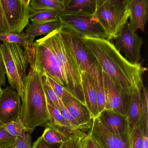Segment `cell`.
Here are the masks:
<instances>
[{"instance_id": "6da1fadb", "label": "cell", "mask_w": 148, "mask_h": 148, "mask_svg": "<svg viewBox=\"0 0 148 148\" xmlns=\"http://www.w3.org/2000/svg\"><path fill=\"white\" fill-rule=\"evenodd\" d=\"M96 58L102 71L126 93L130 94L143 87V75L147 71L141 64L127 60L110 40L98 38H83Z\"/></svg>"}, {"instance_id": "7a4b0ae2", "label": "cell", "mask_w": 148, "mask_h": 148, "mask_svg": "<svg viewBox=\"0 0 148 148\" xmlns=\"http://www.w3.org/2000/svg\"><path fill=\"white\" fill-rule=\"evenodd\" d=\"M25 81V94L22 100L21 119L25 126L35 129L46 128L51 123L43 81V72L34 63L29 64Z\"/></svg>"}, {"instance_id": "3957f363", "label": "cell", "mask_w": 148, "mask_h": 148, "mask_svg": "<svg viewBox=\"0 0 148 148\" xmlns=\"http://www.w3.org/2000/svg\"><path fill=\"white\" fill-rule=\"evenodd\" d=\"M60 28L40 39L50 47L58 58L67 80V90L85 104L82 89L81 73L61 39L60 34Z\"/></svg>"}, {"instance_id": "277c9868", "label": "cell", "mask_w": 148, "mask_h": 148, "mask_svg": "<svg viewBox=\"0 0 148 148\" xmlns=\"http://www.w3.org/2000/svg\"><path fill=\"white\" fill-rule=\"evenodd\" d=\"M0 50L8 83L22 100L25 94L27 69L30 63L28 53L22 47L14 43L0 44Z\"/></svg>"}, {"instance_id": "5b68a950", "label": "cell", "mask_w": 148, "mask_h": 148, "mask_svg": "<svg viewBox=\"0 0 148 148\" xmlns=\"http://www.w3.org/2000/svg\"><path fill=\"white\" fill-rule=\"evenodd\" d=\"M94 15L110 40L116 38L130 15V0H97Z\"/></svg>"}, {"instance_id": "8992f818", "label": "cell", "mask_w": 148, "mask_h": 148, "mask_svg": "<svg viewBox=\"0 0 148 148\" xmlns=\"http://www.w3.org/2000/svg\"><path fill=\"white\" fill-rule=\"evenodd\" d=\"M60 34L80 73H87L93 77L96 73L97 62L83 38L62 27L60 28Z\"/></svg>"}, {"instance_id": "52a82bcc", "label": "cell", "mask_w": 148, "mask_h": 148, "mask_svg": "<svg viewBox=\"0 0 148 148\" xmlns=\"http://www.w3.org/2000/svg\"><path fill=\"white\" fill-rule=\"evenodd\" d=\"M63 28L82 38H98L110 40L108 34L95 15L59 14Z\"/></svg>"}, {"instance_id": "ba28073f", "label": "cell", "mask_w": 148, "mask_h": 148, "mask_svg": "<svg viewBox=\"0 0 148 148\" xmlns=\"http://www.w3.org/2000/svg\"><path fill=\"white\" fill-rule=\"evenodd\" d=\"M33 62L43 73L64 86L68 88L67 80L55 54L41 39L34 43Z\"/></svg>"}, {"instance_id": "9c48e42d", "label": "cell", "mask_w": 148, "mask_h": 148, "mask_svg": "<svg viewBox=\"0 0 148 148\" xmlns=\"http://www.w3.org/2000/svg\"><path fill=\"white\" fill-rule=\"evenodd\" d=\"M31 0H1L8 33H21L29 24Z\"/></svg>"}, {"instance_id": "30bf717a", "label": "cell", "mask_w": 148, "mask_h": 148, "mask_svg": "<svg viewBox=\"0 0 148 148\" xmlns=\"http://www.w3.org/2000/svg\"><path fill=\"white\" fill-rule=\"evenodd\" d=\"M115 47L118 51L124 54L125 58L133 64H139L141 49L143 44L140 38L127 22L116 38Z\"/></svg>"}, {"instance_id": "8fae6325", "label": "cell", "mask_w": 148, "mask_h": 148, "mask_svg": "<svg viewBox=\"0 0 148 148\" xmlns=\"http://www.w3.org/2000/svg\"><path fill=\"white\" fill-rule=\"evenodd\" d=\"M101 148H131L129 133L116 135L106 129L98 118H93L90 132Z\"/></svg>"}, {"instance_id": "7c38bea8", "label": "cell", "mask_w": 148, "mask_h": 148, "mask_svg": "<svg viewBox=\"0 0 148 148\" xmlns=\"http://www.w3.org/2000/svg\"><path fill=\"white\" fill-rule=\"evenodd\" d=\"M21 98L11 86L6 87L0 94V124L8 123L21 118Z\"/></svg>"}, {"instance_id": "4fadbf2b", "label": "cell", "mask_w": 148, "mask_h": 148, "mask_svg": "<svg viewBox=\"0 0 148 148\" xmlns=\"http://www.w3.org/2000/svg\"><path fill=\"white\" fill-rule=\"evenodd\" d=\"M106 110L126 116V106L129 94L103 71Z\"/></svg>"}, {"instance_id": "5bb4252c", "label": "cell", "mask_w": 148, "mask_h": 148, "mask_svg": "<svg viewBox=\"0 0 148 148\" xmlns=\"http://www.w3.org/2000/svg\"><path fill=\"white\" fill-rule=\"evenodd\" d=\"M61 101L82 131L91 129L93 117L85 104L64 88Z\"/></svg>"}, {"instance_id": "9a60e30c", "label": "cell", "mask_w": 148, "mask_h": 148, "mask_svg": "<svg viewBox=\"0 0 148 148\" xmlns=\"http://www.w3.org/2000/svg\"><path fill=\"white\" fill-rule=\"evenodd\" d=\"M126 116L130 132L136 126L145 125L148 122V110L144 107L142 90H137L129 94L126 110Z\"/></svg>"}, {"instance_id": "2e32d148", "label": "cell", "mask_w": 148, "mask_h": 148, "mask_svg": "<svg viewBox=\"0 0 148 148\" xmlns=\"http://www.w3.org/2000/svg\"><path fill=\"white\" fill-rule=\"evenodd\" d=\"M97 117L104 127L111 133L116 135L130 134L129 123L125 115L105 109Z\"/></svg>"}, {"instance_id": "e0dca14e", "label": "cell", "mask_w": 148, "mask_h": 148, "mask_svg": "<svg viewBox=\"0 0 148 148\" xmlns=\"http://www.w3.org/2000/svg\"><path fill=\"white\" fill-rule=\"evenodd\" d=\"M130 25L135 31L143 32L148 20V1L130 0Z\"/></svg>"}, {"instance_id": "ac0fdd59", "label": "cell", "mask_w": 148, "mask_h": 148, "mask_svg": "<svg viewBox=\"0 0 148 148\" xmlns=\"http://www.w3.org/2000/svg\"><path fill=\"white\" fill-rule=\"evenodd\" d=\"M82 86L85 102L93 118L99 114L96 84L94 77L87 73L81 74Z\"/></svg>"}, {"instance_id": "d6986e66", "label": "cell", "mask_w": 148, "mask_h": 148, "mask_svg": "<svg viewBox=\"0 0 148 148\" xmlns=\"http://www.w3.org/2000/svg\"><path fill=\"white\" fill-rule=\"evenodd\" d=\"M97 0H66L61 13L94 15Z\"/></svg>"}, {"instance_id": "ffe728a7", "label": "cell", "mask_w": 148, "mask_h": 148, "mask_svg": "<svg viewBox=\"0 0 148 148\" xmlns=\"http://www.w3.org/2000/svg\"><path fill=\"white\" fill-rule=\"evenodd\" d=\"M61 27L59 19L48 22L32 23L28 25L25 33L29 41L34 43L36 37L42 35L46 36Z\"/></svg>"}, {"instance_id": "44dd1931", "label": "cell", "mask_w": 148, "mask_h": 148, "mask_svg": "<svg viewBox=\"0 0 148 148\" xmlns=\"http://www.w3.org/2000/svg\"><path fill=\"white\" fill-rule=\"evenodd\" d=\"M0 41L3 43H14L22 47L28 53L30 62L33 61L34 43L29 41L24 32L21 33H0Z\"/></svg>"}, {"instance_id": "7402d4cb", "label": "cell", "mask_w": 148, "mask_h": 148, "mask_svg": "<svg viewBox=\"0 0 148 148\" xmlns=\"http://www.w3.org/2000/svg\"><path fill=\"white\" fill-rule=\"evenodd\" d=\"M47 108L51 118V124L67 135H71L77 132L69 125L61 113L60 110L47 102Z\"/></svg>"}, {"instance_id": "603a6c76", "label": "cell", "mask_w": 148, "mask_h": 148, "mask_svg": "<svg viewBox=\"0 0 148 148\" xmlns=\"http://www.w3.org/2000/svg\"><path fill=\"white\" fill-rule=\"evenodd\" d=\"M66 0H31L30 7L32 11L47 10L62 12Z\"/></svg>"}, {"instance_id": "cb8c5ba5", "label": "cell", "mask_w": 148, "mask_h": 148, "mask_svg": "<svg viewBox=\"0 0 148 148\" xmlns=\"http://www.w3.org/2000/svg\"><path fill=\"white\" fill-rule=\"evenodd\" d=\"M71 136L64 133L50 124L46 128L41 136L48 143L57 144L66 142Z\"/></svg>"}, {"instance_id": "d4e9b609", "label": "cell", "mask_w": 148, "mask_h": 148, "mask_svg": "<svg viewBox=\"0 0 148 148\" xmlns=\"http://www.w3.org/2000/svg\"><path fill=\"white\" fill-rule=\"evenodd\" d=\"M93 77L95 79L96 84L98 107L99 113L105 109V97L103 81V72L97 63L96 65V74Z\"/></svg>"}, {"instance_id": "484cf974", "label": "cell", "mask_w": 148, "mask_h": 148, "mask_svg": "<svg viewBox=\"0 0 148 148\" xmlns=\"http://www.w3.org/2000/svg\"><path fill=\"white\" fill-rule=\"evenodd\" d=\"M5 130L12 136L15 137H23L26 133H32L34 130L25 126L21 118L3 125Z\"/></svg>"}, {"instance_id": "4316f807", "label": "cell", "mask_w": 148, "mask_h": 148, "mask_svg": "<svg viewBox=\"0 0 148 148\" xmlns=\"http://www.w3.org/2000/svg\"><path fill=\"white\" fill-rule=\"evenodd\" d=\"M59 13L54 11L31 10L29 20L32 23H42L57 20L59 19Z\"/></svg>"}, {"instance_id": "83f0119b", "label": "cell", "mask_w": 148, "mask_h": 148, "mask_svg": "<svg viewBox=\"0 0 148 148\" xmlns=\"http://www.w3.org/2000/svg\"><path fill=\"white\" fill-rule=\"evenodd\" d=\"M145 126L139 125L130 132L131 148H142L144 138Z\"/></svg>"}, {"instance_id": "f1b7e54d", "label": "cell", "mask_w": 148, "mask_h": 148, "mask_svg": "<svg viewBox=\"0 0 148 148\" xmlns=\"http://www.w3.org/2000/svg\"><path fill=\"white\" fill-rule=\"evenodd\" d=\"M86 134L82 131L73 134L68 140L61 144L60 148H81L83 139Z\"/></svg>"}, {"instance_id": "f546056e", "label": "cell", "mask_w": 148, "mask_h": 148, "mask_svg": "<svg viewBox=\"0 0 148 148\" xmlns=\"http://www.w3.org/2000/svg\"><path fill=\"white\" fill-rule=\"evenodd\" d=\"M42 76H43V81H44L47 102L60 109V100L58 98L51 87V86L49 84L45 73H43Z\"/></svg>"}, {"instance_id": "4dcf8cb0", "label": "cell", "mask_w": 148, "mask_h": 148, "mask_svg": "<svg viewBox=\"0 0 148 148\" xmlns=\"http://www.w3.org/2000/svg\"><path fill=\"white\" fill-rule=\"evenodd\" d=\"M60 110L63 115L64 119H65L69 125L76 132H79L82 131L80 129L78 124L76 120L74 119L72 116L68 112L65 107L64 106L61 100H60Z\"/></svg>"}, {"instance_id": "1f68e13d", "label": "cell", "mask_w": 148, "mask_h": 148, "mask_svg": "<svg viewBox=\"0 0 148 148\" xmlns=\"http://www.w3.org/2000/svg\"><path fill=\"white\" fill-rule=\"evenodd\" d=\"M15 137L8 133L3 125L0 124V147L13 145L15 140Z\"/></svg>"}, {"instance_id": "d6a6232c", "label": "cell", "mask_w": 148, "mask_h": 148, "mask_svg": "<svg viewBox=\"0 0 148 148\" xmlns=\"http://www.w3.org/2000/svg\"><path fill=\"white\" fill-rule=\"evenodd\" d=\"M14 148H32V138L26 133L23 137H16L13 144Z\"/></svg>"}, {"instance_id": "836d02e7", "label": "cell", "mask_w": 148, "mask_h": 148, "mask_svg": "<svg viewBox=\"0 0 148 148\" xmlns=\"http://www.w3.org/2000/svg\"><path fill=\"white\" fill-rule=\"evenodd\" d=\"M46 75V74H45ZM46 76L48 80L49 84L51 86L52 89L53 90L55 94L57 95V97L60 100H61L62 97H63V92H64V87L61 86V85L57 83L55 80H53L50 77Z\"/></svg>"}, {"instance_id": "e575fe53", "label": "cell", "mask_w": 148, "mask_h": 148, "mask_svg": "<svg viewBox=\"0 0 148 148\" xmlns=\"http://www.w3.org/2000/svg\"><path fill=\"white\" fill-rule=\"evenodd\" d=\"M81 148H101L89 132L83 139Z\"/></svg>"}, {"instance_id": "d590c367", "label": "cell", "mask_w": 148, "mask_h": 148, "mask_svg": "<svg viewBox=\"0 0 148 148\" xmlns=\"http://www.w3.org/2000/svg\"><path fill=\"white\" fill-rule=\"evenodd\" d=\"M61 144L48 143L41 136L34 143L32 148H60Z\"/></svg>"}, {"instance_id": "8d00e7d4", "label": "cell", "mask_w": 148, "mask_h": 148, "mask_svg": "<svg viewBox=\"0 0 148 148\" xmlns=\"http://www.w3.org/2000/svg\"><path fill=\"white\" fill-rule=\"evenodd\" d=\"M8 27L6 21L3 7L0 0V33H8Z\"/></svg>"}, {"instance_id": "74e56055", "label": "cell", "mask_w": 148, "mask_h": 148, "mask_svg": "<svg viewBox=\"0 0 148 148\" xmlns=\"http://www.w3.org/2000/svg\"><path fill=\"white\" fill-rule=\"evenodd\" d=\"M6 70L3 58L0 50V85L5 86H6Z\"/></svg>"}, {"instance_id": "f35d334b", "label": "cell", "mask_w": 148, "mask_h": 148, "mask_svg": "<svg viewBox=\"0 0 148 148\" xmlns=\"http://www.w3.org/2000/svg\"><path fill=\"white\" fill-rule=\"evenodd\" d=\"M144 126V138L142 148H148V123H146Z\"/></svg>"}, {"instance_id": "ab89813d", "label": "cell", "mask_w": 148, "mask_h": 148, "mask_svg": "<svg viewBox=\"0 0 148 148\" xmlns=\"http://www.w3.org/2000/svg\"><path fill=\"white\" fill-rule=\"evenodd\" d=\"M0 148H14V147L13 145H10V146L0 147Z\"/></svg>"}, {"instance_id": "60d3db41", "label": "cell", "mask_w": 148, "mask_h": 148, "mask_svg": "<svg viewBox=\"0 0 148 148\" xmlns=\"http://www.w3.org/2000/svg\"><path fill=\"white\" fill-rule=\"evenodd\" d=\"M2 91H3V90H2V88H1V86L0 85V94H1Z\"/></svg>"}]
</instances>
